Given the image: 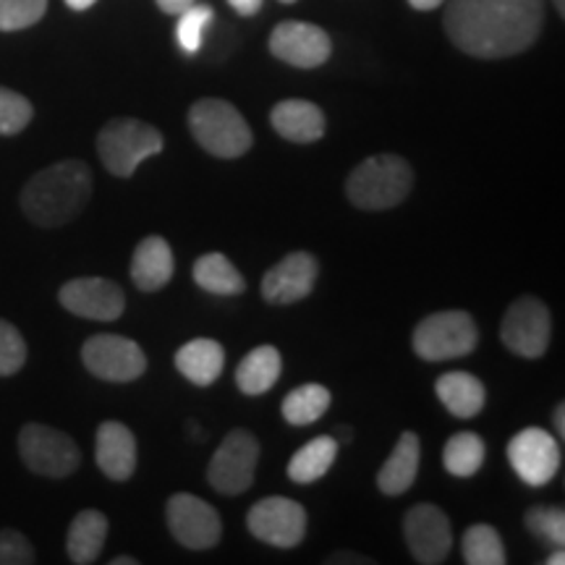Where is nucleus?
Wrapping results in <instances>:
<instances>
[{"mask_svg": "<svg viewBox=\"0 0 565 565\" xmlns=\"http://www.w3.org/2000/svg\"><path fill=\"white\" fill-rule=\"evenodd\" d=\"M545 21V0H450L445 32L458 51L498 61L529 51Z\"/></svg>", "mask_w": 565, "mask_h": 565, "instance_id": "nucleus-1", "label": "nucleus"}, {"mask_svg": "<svg viewBox=\"0 0 565 565\" xmlns=\"http://www.w3.org/2000/svg\"><path fill=\"white\" fill-rule=\"evenodd\" d=\"M92 196V171L82 160H61L34 173L21 189V210L40 228H61L82 215Z\"/></svg>", "mask_w": 565, "mask_h": 565, "instance_id": "nucleus-2", "label": "nucleus"}, {"mask_svg": "<svg viewBox=\"0 0 565 565\" xmlns=\"http://www.w3.org/2000/svg\"><path fill=\"white\" fill-rule=\"evenodd\" d=\"M414 171L401 154H374L353 168L345 181V196L359 210H391L412 194Z\"/></svg>", "mask_w": 565, "mask_h": 565, "instance_id": "nucleus-3", "label": "nucleus"}, {"mask_svg": "<svg viewBox=\"0 0 565 565\" xmlns=\"http://www.w3.org/2000/svg\"><path fill=\"white\" fill-rule=\"evenodd\" d=\"M189 129L196 145L212 158L233 160L252 150L254 134L246 118L231 103L204 97L189 110Z\"/></svg>", "mask_w": 565, "mask_h": 565, "instance_id": "nucleus-4", "label": "nucleus"}, {"mask_svg": "<svg viewBox=\"0 0 565 565\" xmlns=\"http://www.w3.org/2000/svg\"><path fill=\"white\" fill-rule=\"evenodd\" d=\"M162 134L139 118H113L97 134V154L108 173L129 179L147 158L162 152Z\"/></svg>", "mask_w": 565, "mask_h": 565, "instance_id": "nucleus-5", "label": "nucleus"}, {"mask_svg": "<svg viewBox=\"0 0 565 565\" xmlns=\"http://www.w3.org/2000/svg\"><path fill=\"white\" fill-rule=\"evenodd\" d=\"M477 322L461 309L424 317L412 335L416 356L424 359V362H448V359L469 356L477 349Z\"/></svg>", "mask_w": 565, "mask_h": 565, "instance_id": "nucleus-6", "label": "nucleus"}, {"mask_svg": "<svg viewBox=\"0 0 565 565\" xmlns=\"http://www.w3.org/2000/svg\"><path fill=\"white\" fill-rule=\"evenodd\" d=\"M19 456L30 471L40 477H71L82 463V450L61 429L30 422L19 433Z\"/></svg>", "mask_w": 565, "mask_h": 565, "instance_id": "nucleus-7", "label": "nucleus"}, {"mask_svg": "<svg viewBox=\"0 0 565 565\" xmlns=\"http://www.w3.org/2000/svg\"><path fill=\"white\" fill-rule=\"evenodd\" d=\"M259 440L249 429H231L207 466V482L223 494H242L254 484Z\"/></svg>", "mask_w": 565, "mask_h": 565, "instance_id": "nucleus-8", "label": "nucleus"}, {"mask_svg": "<svg viewBox=\"0 0 565 565\" xmlns=\"http://www.w3.org/2000/svg\"><path fill=\"white\" fill-rule=\"evenodd\" d=\"M500 338L515 356L540 359L553 338V317H550L547 303L536 296L515 299L500 324Z\"/></svg>", "mask_w": 565, "mask_h": 565, "instance_id": "nucleus-9", "label": "nucleus"}, {"mask_svg": "<svg viewBox=\"0 0 565 565\" xmlns=\"http://www.w3.org/2000/svg\"><path fill=\"white\" fill-rule=\"evenodd\" d=\"M82 362L105 383H131L147 372V356L141 345L113 333L92 335L82 345Z\"/></svg>", "mask_w": 565, "mask_h": 565, "instance_id": "nucleus-10", "label": "nucleus"}, {"mask_svg": "<svg viewBox=\"0 0 565 565\" xmlns=\"http://www.w3.org/2000/svg\"><path fill=\"white\" fill-rule=\"evenodd\" d=\"M246 526L265 545L291 550L307 536V511L291 498H265L249 508Z\"/></svg>", "mask_w": 565, "mask_h": 565, "instance_id": "nucleus-11", "label": "nucleus"}, {"mask_svg": "<svg viewBox=\"0 0 565 565\" xmlns=\"http://www.w3.org/2000/svg\"><path fill=\"white\" fill-rule=\"evenodd\" d=\"M508 463L529 487H545L561 471V445L547 429L526 427L508 443Z\"/></svg>", "mask_w": 565, "mask_h": 565, "instance_id": "nucleus-12", "label": "nucleus"}, {"mask_svg": "<svg viewBox=\"0 0 565 565\" xmlns=\"http://www.w3.org/2000/svg\"><path fill=\"white\" fill-rule=\"evenodd\" d=\"M168 526L175 542L189 550H210L221 542L223 521L221 513L202 498L189 492H179L168 500Z\"/></svg>", "mask_w": 565, "mask_h": 565, "instance_id": "nucleus-13", "label": "nucleus"}, {"mask_svg": "<svg viewBox=\"0 0 565 565\" xmlns=\"http://www.w3.org/2000/svg\"><path fill=\"white\" fill-rule=\"evenodd\" d=\"M404 536L408 553L422 565H440L448 561L450 547H454V532H450V519L437 505L419 503L406 513Z\"/></svg>", "mask_w": 565, "mask_h": 565, "instance_id": "nucleus-14", "label": "nucleus"}, {"mask_svg": "<svg viewBox=\"0 0 565 565\" xmlns=\"http://www.w3.org/2000/svg\"><path fill=\"white\" fill-rule=\"evenodd\" d=\"M58 301L66 312L97 322L118 320L126 309L121 286L108 278H74L63 282Z\"/></svg>", "mask_w": 565, "mask_h": 565, "instance_id": "nucleus-15", "label": "nucleus"}, {"mask_svg": "<svg viewBox=\"0 0 565 565\" xmlns=\"http://www.w3.org/2000/svg\"><path fill=\"white\" fill-rule=\"evenodd\" d=\"M270 53L296 68H317L333 53L328 32L307 21H282L270 34Z\"/></svg>", "mask_w": 565, "mask_h": 565, "instance_id": "nucleus-16", "label": "nucleus"}, {"mask_svg": "<svg viewBox=\"0 0 565 565\" xmlns=\"http://www.w3.org/2000/svg\"><path fill=\"white\" fill-rule=\"evenodd\" d=\"M320 265L309 252H294L270 267L263 278V299L267 303H296L312 294Z\"/></svg>", "mask_w": 565, "mask_h": 565, "instance_id": "nucleus-17", "label": "nucleus"}, {"mask_svg": "<svg viewBox=\"0 0 565 565\" xmlns=\"http://www.w3.org/2000/svg\"><path fill=\"white\" fill-rule=\"evenodd\" d=\"M95 461L113 482H126L137 471V437L121 422H103L95 437Z\"/></svg>", "mask_w": 565, "mask_h": 565, "instance_id": "nucleus-18", "label": "nucleus"}, {"mask_svg": "<svg viewBox=\"0 0 565 565\" xmlns=\"http://www.w3.org/2000/svg\"><path fill=\"white\" fill-rule=\"evenodd\" d=\"M175 263L171 244L162 236L141 238L131 257V280L139 291H160L173 278Z\"/></svg>", "mask_w": 565, "mask_h": 565, "instance_id": "nucleus-19", "label": "nucleus"}, {"mask_svg": "<svg viewBox=\"0 0 565 565\" xmlns=\"http://www.w3.org/2000/svg\"><path fill=\"white\" fill-rule=\"evenodd\" d=\"M270 121L282 139L296 141V145H312V141L322 139L324 129H328L320 105L309 100L278 103L270 113Z\"/></svg>", "mask_w": 565, "mask_h": 565, "instance_id": "nucleus-20", "label": "nucleus"}, {"mask_svg": "<svg viewBox=\"0 0 565 565\" xmlns=\"http://www.w3.org/2000/svg\"><path fill=\"white\" fill-rule=\"evenodd\" d=\"M422 461V443L416 433H404L395 443L393 454L387 456L377 475V487L383 494H404L416 482Z\"/></svg>", "mask_w": 565, "mask_h": 565, "instance_id": "nucleus-21", "label": "nucleus"}, {"mask_svg": "<svg viewBox=\"0 0 565 565\" xmlns=\"http://www.w3.org/2000/svg\"><path fill=\"white\" fill-rule=\"evenodd\" d=\"M175 366L192 385L210 387L223 374L225 351L212 338H194L175 351Z\"/></svg>", "mask_w": 565, "mask_h": 565, "instance_id": "nucleus-22", "label": "nucleus"}, {"mask_svg": "<svg viewBox=\"0 0 565 565\" xmlns=\"http://www.w3.org/2000/svg\"><path fill=\"white\" fill-rule=\"evenodd\" d=\"M437 398L458 419H475L484 408L487 391L484 383L469 372H448L437 380Z\"/></svg>", "mask_w": 565, "mask_h": 565, "instance_id": "nucleus-23", "label": "nucleus"}, {"mask_svg": "<svg viewBox=\"0 0 565 565\" xmlns=\"http://www.w3.org/2000/svg\"><path fill=\"white\" fill-rule=\"evenodd\" d=\"M110 524L100 511H82L71 521L66 536L68 561L76 565H89L103 553L105 540H108Z\"/></svg>", "mask_w": 565, "mask_h": 565, "instance_id": "nucleus-24", "label": "nucleus"}, {"mask_svg": "<svg viewBox=\"0 0 565 565\" xmlns=\"http://www.w3.org/2000/svg\"><path fill=\"white\" fill-rule=\"evenodd\" d=\"M282 370L280 351L275 345H257L236 366V385L246 395H263L273 391Z\"/></svg>", "mask_w": 565, "mask_h": 565, "instance_id": "nucleus-25", "label": "nucleus"}, {"mask_svg": "<svg viewBox=\"0 0 565 565\" xmlns=\"http://www.w3.org/2000/svg\"><path fill=\"white\" fill-rule=\"evenodd\" d=\"M338 458V440L330 435L315 437L312 443H307L294 454L288 461V477L296 484H312L317 479H322L330 471V466Z\"/></svg>", "mask_w": 565, "mask_h": 565, "instance_id": "nucleus-26", "label": "nucleus"}, {"mask_svg": "<svg viewBox=\"0 0 565 565\" xmlns=\"http://www.w3.org/2000/svg\"><path fill=\"white\" fill-rule=\"evenodd\" d=\"M194 282L202 291L215 296H238L246 291L244 275L233 267V263L225 254L212 252L204 254L194 263Z\"/></svg>", "mask_w": 565, "mask_h": 565, "instance_id": "nucleus-27", "label": "nucleus"}, {"mask_svg": "<svg viewBox=\"0 0 565 565\" xmlns=\"http://www.w3.org/2000/svg\"><path fill=\"white\" fill-rule=\"evenodd\" d=\"M330 408V391L324 385L317 383H307L294 387L291 393L282 398L280 412L282 419L294 427H307V424H315L320 416H324V412Z\"/></svg>", "mask_w": 565, "mask_h": 565, "instance_id": "nucleus-28", "label": "nucleus"}, {"mask_svg": "<svg viewBox=\"0 0 565 565\" xmlns=\"http://www.w3.org/2000/svg\"><path fill=\"white\" fill-rule=\"evenodd\" d=\"M484 456H487V448L482 437L475 433H458L445 443L443 463L448 475L466 479V477H475L477 471L482 469Z\"/></svg>", "mask_w": 565, "mask_h": 565, "instance_id": "nucleus-29", "label": "nucleus"}, {"mask_svg": "<svg viewBox=\"0 0 565 565\" xmlns=\"http://www.w3.org/2000/svg\"><path fill=\"white\" fill-rule=\"evenodd\" d=\"M463 561L469 565H503L508 561L500 534L487 524H475L463 534Z\"/></svg>", "mask_w": 565, "mask_h": 565, "instance_id": "nucleus-30", "label": "nucleus"}, {"mask_svg": "<svg viewBox=\"0 0 565 565\" xmlns=\"http://www.w3.org/2000/svg\"><path fill=\"white\" fill-rule=\"evenodd\" d=\"M215 19L210 6L204 3H192L186 11L179 13V24H175V40H179L181 51L194 55L202 51L204 45V34H207V26Z\"/></svg>", "mask_w": 565, "mask_h": 565, "instance_id": "nucleus-31", "label": "nucleus"}, {"mask_svg": "<svg viewBox=\"0 0 565 565\" xmlns=\"http://www.w3.org/2000/svg\"><path fill=\"white\" fill-rule=\"evenodd\" d=\"M524 524L536 540L547 542L550 547L565 545V513L561 505H534L524 515Z\"/></svg>", "mask_w": 565, "mask_h": 565, "instance_id": "nucleus-32", "label": "nucleus"}, {"mask_svg": "<svg viewBox=\"0 0 565 565\" xmlns=\"http://www.w3.org/2000/svg\"><path fill=\"white\" fill-rule=\"evenodd\" d=\"M34 108L24 95L0 87V137H17L32 124Z\"/></svg>", "mask_w": 565, "mask_h": 565, "instance_id": "nucleus-33", "label": "nucleus"}, {"mask_svg": "<svg viewBox=\"0 0 565 565\" xmlns=\"http://www.w3.org/2000/svg\"><path fill=\"white\" fill-rule=\"evenodd\" d=\"M47 0H0V32H19L45 17Z\"/></svg>", "mask_w": 565, "mask_h": 565, "instance_id": "nucleus-34", "label": "nucleus"}, {"mask_svg": "<svg viewBox=\"0 0 565 565\" xmlns=\"http://www.w3.org/2000/svg\"><path fill=\"white\" fill-rule=\"evenodd\" d=\"M26 364V341L11 322L0 320V377H11Z\"/></svg>", "mask_w": 565, "mask_h": 565, "instance_id": "nucleus-35", "label": "nucleus"}, {"mask_svg": "<svg viewBox=\"0 0 565 565\" xmlns=\"http://www.w3.org/2000/svg\"><path fill=\"white\" fill-rule=\"evenodd\" d=\"M38 561L32 542L17 529H0V565H32Z\"/></svg>", "mask_w": 565, "mask_h": 565, "instance_id": "nucleus-36", "label": "nucleus"}, {"mask_svg": "<svg viewBox=\"0 0 565 565\" xmlns=\"http://www.w3.org/2000/svg\"><path fill=\"white\" fill-rule=\"evenodd\" d=\"M228 3L233 6V11L242 13V17H254V13L263 9L265 0H228Z\"/></svg>", "mask_w": 565, "mask_h": 565, "instance_id": "nucleus-37", "label": "nucleus"}, {"mask_svg": "<svg viewBox=\"0 0 565 565\" xmlns=\"http://www.w3.org/2000/svg\"><path fill=\"white\" fill-rule=\"evenodd\" d=\"M192 3H196V0H158L160 11L171 13V17H179V13L186 11Z\"/></svg>", "mask_w": 565, "mask_h": 565, "instance_id": "nucleus-38", "label": "nucleus"}, {"mask_svg": "<svg viewBox=\"0 0 565 565\" xmlns=\"http://www.w3.org/2000/svg\"><path fill=\"white\" fill-rule=\"evenodd\" d=\"M553 422H555V427H557V440H563V437H565V406L563 404L555 406Z\"/></svg>", "mask_w": 565, "mask_h": 565, "instance_id": "nucleus-39", "label": "nucleus"}, {"mask_svg": "<svg viewBox=\"0 0 565 565\" xmlns=\"http://www.w3.org/2000/svg\"><path fill=\"white\" fill-rule=\"evenodd\" d=\"M408 3H412L416 11H435L440 9L445 0H408Z\"/></svg>", "mask_w": 565, "mask_h": 565, "instance_id": "nucleus-40", "label": "nucleus"}, {"mask_svg": "<svg viewBox=\"0 0 565 565\" xmlns=\"http://www.w3.org/2000/svg\"><path fill=\"white\" fill-rule=\"evenodd\" d=\"M330 563H370L366 557H353V553H338L330 557Z\"/></svg>", "mask_w": 565, "mask_h": 565, "instance_id": "nucleus-41", "label": "nucleus"}, {"mask_svg": "<svg viewBox=\"0 0 565 565\" xmlns=\"http://www.w3.org/2000/svg\"><path fill=\"white\" fill-rule=\"evenodd\" d=\"M95 3H97V0H66L68 9H74V11H87Z\"/></svg>", "mask_w": 565, "mask_h": 565, "instance_id": "nucleus-42", "label": "nucleus"}, {"mask_svg": "<svg viewBox=\"0 0 565 565\" xmlns=\"http://www.w3.org/2000/svg\"><path fill=\"white\" fill-rule=\"evenodd\" d=\"M565 563V553H563V547H557L553 555L547 557V565H563Z\"/></svg>", "mask_w": 565, "mask_h": 565, "instance_id": "nucleus-43", "label": "nucleus"}, {"mask_svg": "<svg viewBox=\"0 0 565 565\" xmlns=\"http://www.w3.org/2000/svg\"><path fill=\"white\" fill-rule=\"evenodd\" d=\"M110 565H139L137 557H113Z\"/></svg>", "mask_w": 565, "mask_h": 565, "instance_id": "nucleus-44", "label": "nucleus"}, {"mask_svg": "<svg viewBox=\"0 0 565 565\" xmlns=\"http://www.w3.org/2000/svg\"><path fill=\"white\" fill-rule=\"evenodd\" d=\"M338 437H341V440H351V433H349V427H341V433H338Z\"/></svg>", "mask_w": 565, "mask_h": 565, "instance_id": "nucleus-45", "label": "nucleus"}, {"mask_svg": "<svg viewBox=\"0 0 565 565\" xmlns=\"http://www.w3.org/2000/svg\"><path fill=\"white\" fill-rule=\"evenodd\" d=\"M555 6H557V13L565 17V0H555Z\"/></svg>", "mask_w": 565, "mask_h": 565, "instance_id": "nucleus-46", "label": "nucleus"}, {"mask_svg": "<svg viewBox=\"0 0 565 565\" xmlns=\"http://www.w3.org/2000/svg\"><path fill=\"white\" fill-rule=\"evenodd\" d=\"M280 3H296V0H280Z\"/></svg>", "mask_w": 565, "mask_h": 565, "instance_id": "nucleus-47", "label": "nucleus"}]
</instances>
